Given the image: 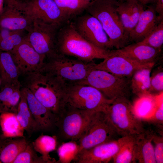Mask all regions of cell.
<instances>
[{
  "mask_svg": "<svg viewBox=\"0 0 163 163\" xmlns=\"http://www.w3.org/2000/svg\"><path fill=\"white\" fill-rule=\"evenodd\" d=\"M24 76L22 86L29 89L36 98L57 117L65 107L67 84L43 69Z\"/></svg>",
  "mask_w": 163,
  "mask_h": 163,
  "instance_id": "obj_1",
  "label": "cell"
},
{
  "mask_svg": "<svg viewBox=\"0 0 163 163\" xmlns=\"http://www.w3.org/2000/svg\"><path fill=\"white\" fill-rule=\"evenodd\" d=\"M56 50L57 53L90 62L95 59L107 58L110 55L111 50L101 48L87 41L75 30L70 21L59 29Z\"/></svg>",
  "mask_w": 163,
  "mask_h": 163,
  "instance_id": "obj_2",
  "label": "cell"
},
{
  "mask_svg": "<svg viewBox=\"0 0 163 163\" xmlns=\"http://www.w3.org/2000/svg\"><path fill=\"white\" fill-rule=\"evenodd\" d=\"M119 2L117 0H93L85 10L100 21L111 46L117 49L130 42L117 11Z\"/></svg>",
  "mask_w": 163,
  "mask_h": 163,
  "instance_id": "obj_3",
  "label": "cell"
},
{
  "mask_svg": "<svg viewBox=\"0 0 163 163\" xmlns=\"http://www.w3.org/2000/svg\"><path fill=\"white\" fill-rule=\"evenodd\" d=\"M130 78L94 68L84 80L75 84L94 87L109 99H128L131 91Z\"/></svg>",
  "mask_w": 163,
  "mask_h": 163,
  "instance_id": "obj_4",
  "label": "cell"
},
{
  "mask_svg": "<svg viewBox=\"0 0 163 163\" xmlns=\"http://www.w3.org/2000/svg\"><path fill=\"white\" fill-rule=\"evenodd\" d=\"M95 63L72 59L57 53L53 57L46 59L41 69L49 71L67 84L76 83L84 80L94 69Z\"/></svg>",
  "mask_w": 163,
  "mask_h": 163,
  "instance_id": "obj_5",
  "label": "cell"
},
{
  "mask_svg": "<svg viewBox=\"0 0 163 163\" xmlns=\"http://www.w3.org/2000/svg\"><path fill=\"white\" fill-rule=\"evenodd\" d=\"M67 85L65 107L105 113L114 101L107 98L92 86L78 84Z\"/></svg>",
  "mask_w": 163,
  "mask_h": 163,
  "instance_id": "obj_6",
  "label": "cell"
},
{
  "mask_svg": "<svg viewBox=\"0 0 163 163\" xmlns=\"http://www.w3.org/2000/svg\"><path fill=\"white\" fill-rule=\"evenodd\" d=\"M105 113L118 135H133L145 131L142 120L134 114L128 99L114 100Z\"/></svg>",
  "mask_w": 163,
  "mask_h": 163,
  "instance_id": "obj_7",
  "label": "cell"
},
{
  "mask_svg": "<svg viewBox=\"0 0 163 163\" xmlns=\"http://www.w3.org/2000/svg\"><path fill=\"white\" fill-rule=\"evenodd\" d=\"M117 135L105 113L102 112L95 113L92 115L84 133L78 140L79 152L116 140Z\"/></svg>",
  "mask_w": 163,
  "mask_h": 163,
  "instance_id": "obj_8",
  "label": "cell"
},
{
  "mask_svg": "<svg viewBox=\"0 0 163 163\" xmlns=\"http://www.w3.org/2000/svg\"><path fill=\"white\" fill-rule=\"evenodd\" d=\"M93 111L66 107L57 116L55 124L59 136L65 140H78L84 133Z\"/></svg>",
  "mask_w": 163,
  "mask_h": 163,
  "instance_id": "obj_9",
  "label": "cell"
},
{
  "mask_svg": "<svg viewBox=\"0 0 163 163\" xmlns=\"http://www.w3.org/2000/svg\"><path fill=\"white\" fill-rule=\"evenodd\" d=\"M60 27L39 21H33L26 36L35 50L46 59L57 54L56 43L58 31Z\"/></svg>",
  "mask_w": 163,
  "mask_h": 163,
  "instance_id": "obj_10",
  "label": "cell"
},
{
  "mask_svg": "<svg viewBox=\"0 0 163 163\" xmlns=\"http://www.w3.org/2000/svg\"><path fill=\"white\" fill-rule=\"evenodd\" d=\"M24 13L33 21L61 26L70 21L54 0H29L19 2Z\"/></svg>",
  "mask_w": 163,
  "mask_h": 163,
  "instance_id": "obj_11",
  "label": "cell"
},
{
  "mask_svg": "<svg viewBox=\"0 0 163 163\" xmlns=\"http://www.w3.org/2000/svg\"><path fill=\"white\" fill-rule=\"evenodd\" d=\"M77 32L87 41L101 48H113L101 23L88 13H82L71 21Z\"/></svg>",
  "mask_w": 163,
  "mask_h": 163,
  "instance_id": "obj_12",
  "label": "cell"
},
{
  "mask_svg": "<svg viewBox=\"0 0 163 163\" xmlns=\"http://www.w3.org/2000/svg\"><path fill=\"white\" fill-rule=\"evenodd\" d=\"M9 52L20 75H23L41 69L46 59L45 56L40 54L35 50L26 37Z\"/></svg>",
  "mask_w": 163,
  "mask_h": 163,
  "instance_id": "obj_13",
  "label": "cell"
},
{
  "mask_svg": "<svg viewBox=\"0 0 163 163\" xmlns=\"http://www.w3.org/2000/svg\"><path fill=\"white\" fill-rule=\"evenodd\" d=\"M155 64H142L123 56L110 53V55L102 61L95 63L94 68L104 70L118 76L131 78L137 70L152 68Z\"/></svg>",
  "mask_w": 163,
  "mask_h": 163,
  "instance_id": "obj_14",
  "label": "cell"
},
{
  "mask_svg": "<svg viewBox=\"0 0 163 163\" xmlns=\"http://www.w3.org/2000/svg\"><path fill=\"white\" fill-rule=\"evenodd\" d=\"M119 149L117 140L100 144L79 152L73 161L77 163H107L112 160Z\"/></svg>",
  "mask_w": 163,
  "mask_h": 163,
  "instance_id": "obj_15",
  "label": "cell"
},
{
  "mask_svg": "<svg viewBox=\"0 0 163 163\" xmlns=\"http://www.w3.org/2000/svg\"><path fill=\"white\" fill-rule=\"evenodd\" d=\"M161 50L137 43L128 44L119 49L111 50L110 53L123 56L138 63L146 64H155L160 57Z\"/></svg>",
  "mask_w": 163,
  "mask_h": 163,
  "instance_id": "obj_16",
  "label": "cell"
},
{
  "mask_svg": "<svg viewBox=\"0 0 163 163\" xmlns=\"http://www.w3.org/2000/svg\"><path fill=\"white\" fill-rule=\"evenodd\" d=\"M33 21L22 9L18 1L15 5L4 7L0 15V27L27 32Z\"/></svg>",
  "mask_w": 163,
  "mask_h": 163,
  "instance_id": "obj_17",
  "label": "cell"
},
{
  "mask_svg": "<svg viewBox=\"0 0 163 163\" xmlns=\"http://www.w3.org/2000/svg\"><path fill=\"white\" fill-rule=\"evenodd\" d=\"M30 110L40 130H49L55 126L57 117L44 106L27 88L21 86Z\"/></svg>",
  "mask_w": 163,
  "mask_h": 163,
  "instance_id": "obj_18",
  "label": "cell"
},
{
  "mask_svg": "<svg viewBox=\"0 0 163 163\" xmlns=\"http://www.w3.org/2000/svg\"><path fill=\"white\" fill-rule=\"evenodd\" d=\"M160 22L155 10V5L153 4L147 6L142 12L136 26L129 33V42L137 43L141 41Z\"/></svg>",
  "mask_w": 163,
  "mask_h": 163,
  "instance_id": "obj_19",
  "label": "cell"
},
{
  "mask_svg": "<svg viewBox=\"0 0 163 163\" xmlns=\"http://www.w3.org/2000/svg\"><path fill=\"white\" fill-rule=\"evenodd\" d=\"M144 8L138 0L119 2L117 11L129 39V33L136 26Z\"/></svg>",
  "mask_w": 163,
  "mask_h": 163,
  "instance_id": "obj_20",
  "label": "cell"
},
{
  "mask_svg": "<svg viewBox=\"0 0 163 163\" xmlns=\"http://www.w3.org/2000/svg\"><path fill=\"white\" fill-rule=\"evenodd\" d=\"M152 131H145L135 135L136 162L156 163L153 145Z\"/></svg>",
  "mask_w": 163,
  "mask_h": 163,
  "instance_id": "obj_21",
  "label": "cell"
},
{
  "mask_svg": "<svg viewBox=\"0 0 163 163\" xmlns=\"http://www.w3.org/2000/svg\"><path fill=\"white\" fill-rule=\"evenodd\" d=\"M161 94L154 95L149 93L138 96L132 105L136 116L142 120H146L153 114L161 99Z\"/></svg>",
  "mask_w": 163,
  "mask_h": 163,
  "instance_id": "obj_22",
  "label": "cell"
},
{
  "mask_svg": "<svg viewBox=\"0 0 163 163\" xmlns=\"http://www.w3.org/2000/svg\"><path fill=\"white\" fill-rule=\"evenodd\" d=\"M21 84L20 82L6 84L0 89V113L5 112L16 114L20 100Z\"/></svg>",
  "mask_w": 163,
  "mask_h": 163,
  "instance_id": "obj_23",
  "label": "cell"
},
{
  "mask_svg": "<svg viewBox=\"0 0 163 163\" xmlns=\"http://www.w3.org/2000/svg\"><path fill=\"white\" fill-rule=\"evenodd\" d=\"M29 143L25 137L4 139L0 144V163H13Z\"/></svg>",
  "mask_w": 163,
  "mask_h": 163,
  "instance_id": "obj_24",
  "label": "cell"
},
{
  "mask_svg": "<svg viewBox=\"0 0 163 163\" xmlns=\"http://www.w3.org/2000/svg\"><path fill=\"white\" fill-rule=\"evenodd\" d=\"M20 74L9 52L0 50V77L1 86L20 82Z\"/></svg>",
  "mask_w": 163,
  "mask_h": 163,
  "instance_id": "obj_25",
  "label": "cell"
},
{
  "mask_svg": "<svg viewBox=\"0 0 163 163\" xmlns=\"http://www.w3.org/2000/svg\"><path fill=\"white\" fill-rule=\"evenodd\" d=\"M21 94L16 117L21 126L30 137L34 133L40 130L30 110L25 94L21 87Z\"/></svg>",
  "mask_w": 163,
  "mask_h": 163,
  "instance_id": "obj_26",
  "label": "cell"
},
{
  "mask_svg": "<svg viewBox=\"0 0 163 163\" xmlns=\"http://www.w3.org/2000/svg\"><path fill=\"white\" fill-rule=\"evenodd\" d=\"M0 129L3 139L25 137L24 130L20 125L15 113H0Z\"/></svg>",
  "mask_w": 163,
  "mask_h": 163,
  "instance_id": "obj_27",
  "label": "cell"
},
{
  "mask_svg": "<svg viewBox=\"0 0 163 163\" xmlns=\"http://www.w3.org/2000/svg\"><path fill=\"white\" fill-rule=\"evenodd\" d=\"M135 135L122 136L117 139L119 149L112 159L113 163L136 162Z\"/></svg>",
  "mask_w": 163,
  "mask_h": 163,
  "instance_id": "obj_28",
  "label": "cell"
},
{
  "mask_svg": "<svg viewBox=\"0 0 163 163\" xmlns=\"http://www.w3.org/2000/svg\"><path fill=\"white\" fill-rule=\"evenodd\" d=\"M152 68H143L136 71L130 78L131 91L137 96L149 93Z\"/></svg>",
  "mask_w": 163,
  "mask_h": 163,
  "instance_id": "obj_29",
  "label": "cell"
},
{
  "mask_svg": "<svg viewBox=\"0 0 163 163\" xmlns=\"http://www.w3.org/2000/svg\"><path fill=\"white\" fill-rule=\"evenodd\" d=\"M27 32L0 27V50L11 51L25 38Z\"/></svg>",
  "mask_w": 163,
  "mask_h": 163,
  "instance_id": "obj_30",
  "label": "cell"
},
{
  "mask_svg": "<svg viewBox=\"0 0 163 163\" xmlns=\"http://www.w3.org/2000/svg\"><path fill=\"white\" fill-rule=\"evenodd\" d=\"M57 140L56 136H51L42 134L31 143L35 150L41 155L48 163H56L55 159L51 158L49 154L56 149Z\"/></svg>",
  "mask_w": 163,
  "mask_h": 163,
  "instance_id": "obj_31",
  "label": "cell"
},
{
  "mask_svg": "<svg viewBox=\"0 0 163 163\" xmlns=\"http://www.w3.org/2000/svg\"><path fill=\"white\" fill-rule=\"evenodd\" d=\"M69 21L83 13L90 2L86 0H54Z\"/></svg>",
  "mask_w": 163,
  "mask_h": 163,
  "instance_id": "obj_32",
  "label": "cell"
},
{
  "mask_svg": "<svg viewBox=\"0 0 163 163\" xmlns=\"http://www.w3.org/2000/svg\"><path fill=\"white\" fill-rule=\"evenodd\" d=\"M79 151V145L76 141L71 140L62 143L57 150L59 160L56 163H69L73 161Z\"/></svg>",
  "mask_w": 163,
  "mask_h": 163,
  "instance_id": "obj_33",
  "label": "cell"
},
{
  "mask_svg": "<svg viewBox=\"0 0 163 163\" xmlns=\"http://www.w3.org/2000/svg\"><path fill=\"white\" fill-rule=\"evenodd\" d=\"M138 43L161 50L163 44V19L143 40Z\"/></svg>",
  "mask_w": 163,
  "mask_h": 163,
  "instance_id": "obj_34",
  "label": "cell"
},
{
  "mask_svg": "<svg viewBox=\"0 0 163 163\" xmlns=\"http://www.w3.org/2000/svg\"><path fill=\"white\" fill-rule=\"evenodd\" d=\"M31 143L16 158L13 163H48L42 156H39Z\"/></svg>",
  "mask_w": 163,
  "mask_h": 163,
  "instance_id": "obj_35",
  "label": "cell"
},
{
  "mask_svg": "<svg viewBox=\"0 0 163 163\" xmlns=\"http://www.w3.org/2000/svg\"><path fill=\"white\" fill-rule=\"evenodd\" d=\"M163 91V72L162 69L157 71L151 76L149 93L154 95H160Z\"/></svg>",
  "mask_w": 163,
  "mask_h": 163,
  "instance_id": "obj_36",
  "label": "cell"
},
{
  "mask_svg": "<svg viewBox=\"0 0 163 163\" xmlns=\"http://www.w3.org/2000/svg\"><path fill=\"white\" fill-rule=\"evenodd\" d=\"M152 142L155 144L154 153L156 163L163 162V136L153 133Z\"/></svg>",
  "mask_w": 163,
  "mask_h": 163,
  "instance_id": "obj_37",
  "label": "cell"
},
{
  "mask_svg": "<svg viewBox=\"0 0 163 163\" xmlns=\"http://www.w3.org/2000/svg\"><path fill=\"white\" fill-rule=\"evenodd\" d=\"M146 120L152 123L158 128L159 130L163 129V102L162 98L153 115Z\"/></svg>",
  "mask_w": 163,
  "mask_h": 163,
  "instance_id": "obj_38",
  "label": "cell"
},
{
  "mask_svg": "<svg viewBox=\"0 0 163 163\" xmlns=\"http://www.w3.org/2000/svg\"><path fill=\"white\" fill-rule=\"evenodd\" d=\"M155 9L158 14V19L160 22L163 19V0H156L155 3Z\"/></svg>",
  "mask_w": 163,
  "mask_h": 163,
  "instance_id": "obj_39",
  "label": "cell"
},
{
  "mask_svg": "<svg viewBox=\"0 0 163 163\" xmlns=\"http://www.w3.org/2000/svg\"><path fill=\"white\" fill-rule=\"evenodd\" d=\"M5 5L4 7H10L16 5L18 1V0H4Z\"/></svg>",
  "mask_w": 163,
  "mask_h": 163,
  "instance_id": "obj_40",
  "label": "cell"
},
{
  "mask_svg": "<svg viewBox=\"0 0 163 163\" xmlns=\"http://www.w3.org/2000/svg\"><path fill=\"white\" fill-rule=\"evenodd\" d=\"M143 5L145 6L149 4H153L155 2L156 0H138Z\"/></svg>",
  "mask_w": 163,
  "mask_h": 163,
  "instance_id": "obj_41",
  "label": "cell"
},
{
  "mask_svg": "<svg viewBox=\"0 0 163 163\" xmlns=\"http://www.w3.org/2000/svg\"><path fill=\"white\" fill-rule=\"evenodd\" d=\"M4 0H0V15L2 13L4 10Z\"/></svg>",
  "mask_w": 163,
  "mask_h": 163,
  "instance_id": "obj_42",
  "label": "cell"
},
{
  "mask_svg": "<svg viewBox=\"0 0 163 163\" xmlns=\"http://www.w3.org/2000/svg\"><path fill=\"white\" fill-rule=\"evenodd\" d=\"M3 139H4L2 138V136L1 132H0V144L1 142L2 141Z\"/></svg>",
  "mask_w": 163,
  "mask_h": 163,
  "instance_id": "obj_43",
  "label": "cell"
},
{
  "mask_svg": "<svg viewBox=\"0 0 163 163\" xmlns=\"http://www.w3.org/2000/svg\"><path fill=\"white\" fill-rule=\"evenodd\" d=\"M29 0H18V1L20 2H24L27 1Z\"/></svg>",
  "mask_w": 163,
  "mask_h": 163,
  "instance_id": "obj_44",
  "label": "cell"
},
{
  "mask_svg": "<svg viewBox=\"0 0 163 163\" xmlns=\"http://www.w3.org/2000/svg\"><path fill=\"white\" fill-rule=\"evenodd\" d=\"M1 84H2V81H1V78L0 77V89L1 87Z\"/></svg>",
  "mask_w": 163,
  "mask_h": 163,
  "instance_id": "obj_45",
  "label": "cell"
},
{
  "mask_svg": "<svg viewBox=\"0 0 163 163\" xmlns=\"http://www.w3.org/2000/svg\"><path fill=\"white\" fill-rule=\"evenodd\" d=\"M86 0L87 1H88L91 2L90 1H91V0Z\"/></svg>",
  "mask_w": 163,
  "mask_h": 163,
  "instance_id": "obj_46",
  "label": "cell"
},
{
  "mask_svg": "<svg viewBox=\"0 0 163 163\" xmlns=\"http://www.w3.org/2000/svg\"><path fill=\"white\" fill-rule=\"evenodd\" d=\"M118 0V1H119V2H120V1L121 0Z\"/></svg>",
  "mask_w": 163,
  "mask_h": 163,
  "instance_id": "obj_47",
  "label": "cell"
},
{
  "mask_svg": "<svg viewBox=\"0 0 163 163\" xmlns=\"http://www.w3.org/2000/svg\"><path fill=\"white\" fill-rule=\"evenodd\" d=\"M0 132H1L0 129Z\"/></svg>",
  "mask_w": 163,
  "mask_h": 163,
  "instance_id": "obj_48",
  "label": "cell"
}]
</instances>
